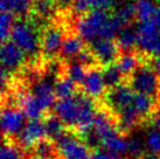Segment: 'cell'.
<instances>
[{"mask_svg": "<svg viewBox=\"0 0 160 159\" xmlns=\"http://www.w3.org/2000/svg\"><path fill=\"white\" fill-rule=\"evenodd\" d=\"M123 27L112 12L91 11L74 22V29L88 44L101 39H116Z\"/></svg>", "mask_w": 160, "mask_h": 159, "instance_id": "obj_1", "label": "cell"}, {"mask_svg": "<svg viewBox=\"0 0 160 159\" xmlns=\"http://www.w3.org/2000/svg\"><path fill=\"white\" fill-rule=\"evenodd\" d=\"M43 25L33 17L15 21L11 34V41L26 54L28 63H39L43 61L41 56V34Z\"/></svg>", "mask_w": 160, "mask_h": 159, "instance_id": "obj_2", "label": "cell"}, {"mask_svg": "<svg viewBox=\"0 0 160 159\" xmlns=\"http://www.w3.org/2000/svg\"><path fill=\"white\" fill-rule=\"evenodd\" d=\"M151 58L139 64L126 83H129L134 93L151 96L160 104V79L152 66Z\"/></svg>", "mask_w": 160, "mask_h": 159, "instance_id": "obj_3", "label": "cell"}, {"mask_svg": "<svg viewBox=\"0 0 160 159\" xmlns=\"http://www.w3.org/2000/svg\"><path fill=\"white\" fill-rule=\"evenodd\" d=\"M56 144L62 159H89L92 155V150L85 144L84 141L70 130H67Z\"/></svg>", "mask_w": 160, "mask_h": 159, "instance_id": "obj_4", "label": "cell"}, {"mask_svg": "<svg viewBox=\"0 0 160 159\" xmlns=\"http://www.w3.org/2000/svg\"><path fill=\"white\" fill-rule=\"evenodd\" d=\"M26 115L18 105L4 104L1 108V130L5 138L15 139L26 125Z\"/></svg>", "mask_w": 160, "mask_h": 159, "instance_id": "obj_5", "label": "cell"}, {"mask_svg": "<svg viewBox=\"0 0 160 159\" xmlns=\"http://www.w3.org/2000/svg\"><path fill=\"white\" fill-rule=\"evenodd\" d=\"M78 93L72 97L58 100L53 108L54 114L62 121L66 128L70 131H76L80 122L81 104Z\"/></svg>", "mask_w": 160, "mask_h": 159, "instance_id": "obj_6", "label": "cell"}, {"mask_svg": "<svg viewBox=\"0 0 160 159\" xmlns=\"http://www.w3.org/2000/svg\"><path fill=\"white\" fill-rule=\"evenodd\" d=\"M28 59L26 54L19 48L13 41L1 44V64L2 69L11 75H18L27 66Z\"/></svg>", "mask_w": 160, "mask_h": 159, "instance_id": "obj_7", "label": "cell"}, {"mask_svg": "<svg viewBox=\"0 0 160 159\" xmlns=\"http://www.w3.org/2000/svg\"><path fill=\"white\" fill-rule=\"evenodd\" d=\"M139 49L150 56L160 55V31L153 21L137 23Z\"/></svg>", "mask_w": 160, "mask_h": 159, "instance_id": "obj_8", "label": "cell"}, {"mask_svg": "<svg viewBox=\"0 0 160 159\" xmlns=\"http://www.w3.org/2000/svg\"><path fill=\"white\" fill-rule=\"evenodd\" d=\"M134 94L136 93L129 83L124 82L116 88L108 89L105 96L101 102H103L115 115H117L118 112L132 104Z\"/></svg>", "mask_w": 160, "mask_h": 159, "instance_id": "obj_9", "label": "cell"}, {"mask_svg": "<svg viewBox=\"0 0 160 159\" xmlns=\"http://www.w3.org/2000/svg\"><path fill=\"white\" fill-rule=\"evenodd\" d=\"M43 138H47L43 121L42 118H35L29 119L21 133L13 141H17V144L27 152Z\"/></svg>", "mask_w": 160, "mask_h": 159, "instance_id": "obj_10", "label": "cell"}, {"mask_svg": "<svg viewBox=\"0 0 160 159\" xmlns=\"http://www.w3.org/2000/svg\"><path fill=\"white\" fill-rule=\"evenodd\" d=\"M99 66L104 68L116 63L120 55V49L115 39H101L89 44Z\"/></svg>", "mask_w": 160, "mask_h": 159, "instance_id": "obj_11", "label": "cell"}, {"mask_svg": "<svg viewBox=\"0 0 160 159\" xmlns=\"http://www.w3.org/2000/svg\"><path fill=\"white\" fill-rule=\"evenodd\" d=\"M81 88L84 94H87L92 100L97 102L102 101L108 91V87L103 77L102 68L89 69Z\"/></svg>", "mask_w": 160, "mask_h": 159, "instance_id": "obj_12", "label": "cell"}, {"mask_svg": "<svg viewBox=\"0 0 160 159\" xmlns=\"http://www.w3.org/2000/svg\"><path fill=\"white\" fill-rule=\"evenodd\" d=\"M58 11L56 0H33L32 17L35 18L41 25H48L58 17Z\"/></svg>", "mask_w": 160, "mask_h": 159, "instance_id": "obj_13", "label": "cell"}, {"mask_svg": "<svg viewBox=\"0 0 160 159\" xmlns=\"http://www.w3.org/2000/svg\"><path fill=\"white\" fill-rule=\"evenodd\" d=\"M87 46L88 44L75 31H70L64 38L58 58L66 62L74 60L87 48Z\"/></svg>", "mask_w": 160, "mask_h": 159, "instance_id": "obj_14", "label": "cell"}, {"mask_svg": "<svg viewBox=\"0 0 160 159\" xmlns=\"http://www.w3.org/2000/svg\"><path fill=\"white\" fill-rule=\"evenodd\" d=\"M132 106L134 108V110L137 111L138 115L140 116L144 124L148 125V122H150L153 112L159 106V103L151 96L136 93L133 97V102H132Z\"/></svg>", "mask_w": 160, "mask_h": 159, "instance_id": "obj_15", "label": "cell"}, {"mask_svg": "<svg viewBox=\"0 0 160 159\" xmlns=\"http://www.w3.org/2000/svg\"><path fill=\"white\" fill-rule=\"evenodd\" d=\"M29 159H62L58 152L56 141L49 138H43L38 144L27 151Z\"/></svg>", "mask_w": 160, "mask_h": 159, "instance_id": "obj_16", "label": "cell"}, {"mask_svg": "<svg viewBox=\"0 0 160 159\" xmlns=\"http://www.w3.org/2000/svg\"><path fill=\"white\" fill-rule=\"evenodd\" d=\"M41 118H42L43 124H45L47 138H49V139L58 141L64 133L67 132L68 129L66 128V125L63 124L62 121L54 114L53 110L47 111Z\"/></svg>", "mask_w": 160, "mask_h": 159, "instance_id": "obj_17", "label": "cell"}, {"mask_svg": "<svg viewBox=\"0 0 160 159\" xmlns=\"http://www.w3.org/2000/svg\"><path fill=\"white\" fill-rule=\"evenodd\" d=\"M115 40L118 44V47H119L120 53L132 52V50H136V49L139 48L137 27H133L132 25L122 28Z\"/></svg>", "mask_w": 160, "mask_h": 159, "instance_id": "obj_18", "label": "cell"}, {"mask_svg": "<svg viewBox=\"0 0 160 159\" xmlns=\"http://www.w3.org/2000/svg\"><path fill=\"white\" fill-rule=\"evenodd\" d=\"M33 0H1V12H9L17 19H27L32 15Z\"/></svg>", "mask_w": 160, "mask_h": 159, "instance_id": "obj_19", "label": "cell"}, {"mask_svg": "<svg viewBox=\"0 0 160 159\" xmlns=\"http://www.w3.org/2000/svg\"><path fill=\"white\" fill-rule=\"evenodd\" d=\"M82 89L68 74L60 76L55 83V95L58 100L69 98L75 96Z\"/></svg>", "mask_w": 160, "mask_h": 159, "instance_id": "obj_20", "label": "cell"}, {"mask_svg": "<svg viewBox=\"0 0 160 159\" xmlns=\"http://www.w3.org/2000/svg\"><path fill=\"white\" fill-rule=\"evenodd\" d=\"M112 13L115 18L118 20L122 27H128L133 25L134 21H137V13H136V6L133 3H128V4L118 5Z\"/></svg>", "mask_w": 160, "mask_h": 159, "instance_id": "obj_21", "label": "cell"}, {"mask_svg": "<svg viewBox=\"0 0 160 159\" xmlns=\"http://www.w3.org/2000/svg\"><path fill=\"white\" fill-rule=\"evenodd\" d=\"M0 159H29V157L26 151L17 144V141L4 137Z\"/></svg>", "mask_w": 160, "mask_h": 159, "instance_id": "obj_22", "label": "cell"}, {"mask_svg": "<svg viewBox=\"0 0 160 159\" xmlns=\"http://www.w3.org/2000/svg\"><path fill=\"white\" fill-rule=\"evenodd\" d=\"M134 6L138 22L152 21L153 14L158 7L157 0H134Z\"/></svg>", "mask_w": 160, "mask_h": 159, "instance_id": "obj_23", "label": "cell"}, {"mask_svg": "<svg viewBox=\"0 0 160 159\" xmlns=\"http://www.w3.org/2000/svg\"><path fill=\"white\" fill-rule=\"evenodd\" d=\"M102 73L108 89L116 88L119 84L125 82V77L123 76V74L120 73V70L117 68V66H116L115 63L102 68Z\"/></svg>", "mask_w": 160, "mask_h": 159, "instance_id": "obj_24", "label": "cell"}, {"mask_svg": "<svg viewBox=\"0 0 160 159\" xmlns=\"http://www.w3.org/2000/svg\"><path fill=\"white\" fill-rule=\"evenodd\" d=\"M87 73H88L87 68H85L77 59H74V60H70V61L67 62V74L70 76L71 79L74 80L80 87H82V84L84 82Z\"/></svg>", "mask_w": 160, "mask_h": 159, "instance_id": "obj_25", "label": "cell"}, {"mask_svg": "<svg viewBox=\"0 0 160 159\" xmlns=\"http://www.w3.org/2000/svg\"><path fill=\"white\" fill-rule=\"evenodd\" d=\"M15 17L9 12H1V22H0V35H1V44L11 39L12 29L15 23Z\"/></svg>", "mask_w": 160, "mask_h": 159, "instance_id": "obj_26", "label": "cell"}, {"mask_svg": "<svg viewBox=\"0 0 160 159\" xmlns=\"http://www.w3.org/2000/svg\"><path fill=\"white\" fill-rule=\"evenodd\" d=\"M146 153L145 145L140 139L138 138H130L129 141V151H128V158L129 159H140Z\"/></svg>", "mask_w": 160, "mask_h": 159, "instance_id": "obj_27", "label": "cell"}, {"mask_svg": "<svg viewBox=\"0 0 160 159\" xmlns=\"http://www.w3.org/2000/svg\"><path fill=\"white\" fill-rule=\"evenodd\" d=\"M145 144L150 152L160 155V130H151L147 135Z\"/></svg>", "mask_w": 160, "mask_h": 159, "instance_id": "obj_28", "label": "cell"}, {"mask_svg": "<svg viewBox=\"0 0 160 159\" xmlns=\"http://www.w3.org/2000/svg\"><path fill=\"white\" fill-rule=\"evenodd\" d=\"M91 159H129V158H124L123 156L116 155L113 152H110V151L105 150L103 147H98V149L92 151Z\"/></svg>", "mask_w": 160, "mask_h": 159, "instance_id": "obj_29", "label": "cell"}, {"mask_svg": "<svg viewBox=\"0 0 160 159\" xmlns=\"http://www.w3.org/2000/svg\"><path fill=\"white\" fill-rule=\"evenodd\" d=\"M75 0H56L58 11L62 14H68L70 12V8Z\"/></svg>", "mask_w": 160, "mask_h": 159, "instance_id": "obj_30", "label": "cell"}, {"mask_svg": "<svg viewBox=\"0 0 160 159\" xmlns=\"http://www.w3.org/2000/svg\"><path fill=\"white\" fill-rule=\"evenodd\" d=\"M148 125H151L152 128H154L156 130H160V104L156 109V111L153 112V115L148 122Z\"/></svg>", "mask_w": 160, "mask_h": 159, "instance_id": "obj_31", "label": "cell"}, {"mask_svg": "<svg viewBox=\"0 0 160 159\" xmlns=\"http://www.w3.org/2000/svg\"><path fill=\"white\" fill-rule=\"evenodd\" d=\"M151 63H152V66H153L154 70L157 71V74H158V76H159V79H160V55H158V56H152Z\"/></svg>", "mask_w": 160, "mask_h": 159, "instance_id": "obj_32", "label": "cell"}, {"mask_svg": "<svg viewBox=\"0 0 160 159\" xmlns=\"http://www.w3.org/2000/svg\"><path fill=\"white\" fill-rule=\"evenodd\" d=\"M152 21H153V23L157 26V28L160 31V5H158L156 12H154V14H153Z\"/></svg>", "mask_w": 160, "mask_h": 159, "instance_id": "obj_33", "label": "cell"}, {"mask_svg": "<svg viewBox=\"0 0 160 159\" xmlns=\"http://www.w3.org/2000/svg\"><path fill=\"white\" fill-rule=\"evenodd\" d=\"M140 159H160V155H157L153 152H146Z\"/></svg>", "mask_w": 160, "mask_h": 159, "instance_id": "obj_34", "label": "cell"}, {"mask_svg": "<svg viewBox=\"0 0 160 159\" xmlns=\"http://www.w3.org/2000/svg\"><path fill=\"white\" fill-rule=\"evenodd\" d=\"M134 0H116L117 3V6L118 5H123V4H128V3H133Z\"/></svg>", "mask_w": 160, "mask_h": 159, "instance_id": "obj_35", "label": "cell"}, {"mask_svg": "<svg viewBox=\"0 0 160 159\" xmlns=\"http://www.w3.org/2000/svg\"><path fill=\"white\" fill-rule=\"evenodd\" d=\"M157 1H160V0H157Z\"/></svg>", "mask_w": 160, "mask_h": 159, "instance_id": "obj_36", "label": "cell"}]
</instances>
